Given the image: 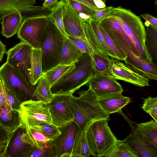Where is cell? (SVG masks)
I'll list each match as a JSON object with an SVG mask.
<instances>
[{"instance_id": "obj_1", "label": "cell", "mask_w": 157, "mask_h": 157, "mask_svg": "<svg viewBox=\"0 0 157 157\" xmlns=\"http://www.w3.org/2000/svg\"><path fill=\"white\" fill-rule=\"evenodd\" d=\"M106 15L120 23L126 35L124 41L133 52L149 63L152 62L146 47V29L140 17L121 6L113 7Z\"/></svg>"}, {"instance_id": "obj_2", "label": "cell", "mask_w": 157, "mask_h": 157, "mask_svg": "<svg viewBox=\"0 0 157 157\" xmlns=\"http://www.w3.org/2000/svg\"><path fill=\"white\" fill-rule=\"evenodd\" d=\"M79 96L72 95L71 105L73 113V121L78 126L81 131H84L92 122L99 120H109V114L100 105L98 100L90 88L81 90Z\"/></svg>"}, {"instance_id": "obj_3", "label": "cell", "mask_w": 157, "mask_h": 157, "mask_svg": "<svg viewBox=\"0 0 157 157\" xmlns=\"http://www.w3.org/2000/svg\"><path fill=\"white\" fill-rule=\"evenodd\" d=\"M94 75L90 54L84 53L74 67L51 86L52 92L53 94L72 95L88 83Z\"/></svg>"}, {"instance_id": "obj_4", "label": "cell", "mask_w": 157, "mask_h": 157, "mask_svg": "<svg viewBox=\"0 0 157 157\" xmlns=\"http://www.w3.org/2000/svg\"><path fill=\"white\" fill-rule=\"evenodd\" d=\"M108 121L101 119L90 123L85 132L92 155L108 157L117 139L109 127Z\"/></svg>"}, {"instance_id": "obj_5", "label": "cell", "mask_w": 157, "mask_h": 157, "mask_svg": "<svg viewBox=\"0 0 157 157\" xmlns=\"http://www.w3.org/2000/svg\"><path fill=\"white\" fill-rule=\"evenodd\" d=\"M65 38L55 23L50 20L38 48L41 50L44 73L59 64Z\"/></svg>"}, {"instance_id": "obj_6", "label": "cell", "mask_w": 157, "mask_h": 157, "mask_svg": "<svg viewBox=\"0 0 157 157\" xmlns=\"http://www.w3.org/2000/svg\"><path fill=\"white\" fill-rule=\"evenodd\" d=\"M0 79L5 87L12 93L21 103L33 98L36 85L28 82L22 74L7 62L0 68Z\"/></svg>"}, {"instance_id": "obj_7", "label": "cell", "mask_w": 157, "mask_h": 157, "mask_svg": "<svg viewBox=\"0 0 157 157\" xmlns=\"http://www.w3.org/2000/svg\"><path fill=\"white\" fill-rule=\"evenodd\" d=\"M21 128L44 124H53L48 104L32 99L22 102L17 111Z\"/></svg>"}, {"instance_id": "obj_8", "label": "cell", "mask_w": 157, "mask_h": 157, "mask_svg": "<svg viewBox=\"0 0 157 157\" xmlns=\"http://www.w3.org/2000/svg\"><path fill=\"white\" fill-rule=\"evenodd\" d=\"M50 19V14L24 19L17 33V37L33 48H38Z\"/></svg>"}, {"instance_id": "obj_9", "label": "cell", "mask_w": 157, "mask_h": 157, "mask_svg": "<svg viewBox=\"0 0 157 157\" xmlns=\"http://www.w3.org/2000/svg\"><path fill=\"white\" fill-rule=\"evenodd\" d=\"M36 0H0V20L5 16L18 12L23 19L28 17L50 15L52 8L35 6Z\"/></svg>"}, {"instance_id": "obj_10", "label": "cell", "mask_w": 157, "mask_h": 157, "mask_svg": "<svg viewBox=\"0 0 157 157\" xmlns=\"http://www.w3.org/2000/svg\"><path fill=\"white\" fill-rule=\"evenodd\" d=\"M33 48L21 41L6 52L7 62L22 74L32 84V63Z\"/></svg>"}, {"instance_id": "obj_11", "label": "cell", "mask_w": 157, "mask_h": 157, "mask_svg": "<svg viewBox=\"0 0 157 157\" xmlns=\"http://www.w3.org/2000/svg\"><path fill=\"white\" fill-rule=\"evenodd\" d=\"M109 35L127 54L124 62L127 66L149 80L157 81L156 64L149 63L135 54L116 32L113 31Z\"/></svg>"}, {"instance_id": "obj_12", "label": "cell", "mask_w": 157, "mask_h": 157, "mask_svg": "<svg viewBox=\"0 0 157 157\" xmlns=\"http://www.w3.org/2000/svg\"><path fill=\"white\" fill-rule=\"evenodd\" d=\"M53 94L52 100L48 105L52 123L60 128L74 119L71 105V99L73 94Z\"/></svg>"}, {"instance_id": "obj_13", "label": "cell", "mask_w": 157, "mask_h": 157, "mask_svg": "<svg viewBox=\"0 0 157 157\" xmlns=\"http://www.w3.org/2000/svg\"><path fill=\"white\" fill-rule=\"evenodd\" d=\"M59 129L61 134L52 144L51 157H71L76 137L80 131L79 127L73 121Z\"/></svg>"}, {"instance_id": "obj_14", "label": "cell", "mask_w": 157, "mask_h": 157, "mask_svg": "<svg viewBox=\"0 0 157 157\" xmlns=\"http://www.w3.org/2000/svg\"><path fill=\"white\" fill-rule=\"evenodd\" d=\"M113 78L102 75H95L89 82V88L98 100L122 94L121 85Z\"/></svg>"}, {"instance_id": "obj_15", "label": "cell", "mask_w": 157, "mask_h": 157, "mask_svg": "<svg viewBox=\"0 0 157 157\" xmlns=\"http://www.w3.org/2000/svg\"><path fill=\"white\" fill-rule=\"evenodd\" d=\"M112 60V73L114 78L125 81L136 86L144 87L150 86L149 79L133 71L117 59Z\"/></svg>"}, {"instance_id": "obj_16", "label": "cell", "mask_w": 157, "mask_h": 157, "mask_svg": "<svg viewBox=\"0 0 157 157\" xmlns=\"http://www.w3.org/2000/svg\"><path fill=\"white\" fill-rule=\"evenodd\" d=\"M63 12L64 26L67 34L86 40L82 21L78 14V12L65 0L63 2Z\"/></svg>"}, {"instance_id": "obj_17", "label": "cell", "mask_w": 157, "mask_h": 157, "mask_svg": "<svg viewBox=\"0 0 157 157\" xmlns=\"http://www.w3.org/2000/svg\"><path fill=\"white\" fill-rule=\"evenodd\" d=\"M123 141L137 152L140 157H157V149L147 139L138 133L132 131Z\"/></svg>"}, {"instance_id": "obj_18", "label": "cell", "mask_w": 157, "mask_h": 157, "mask_svg": "<svg viewBox=\"0 0 157 157\" xmlns=\"http://www.w3.org/2000/svg\"><path fill=\"white\" fill-rule=\"evenodd\" d=\"M25 130L20 128L16 132L15 137L10 144L5 157H22L33 147L29 144L25 136Z\"/></svg>"}, {"instance_id": "obj_19", "label": "cell", "mask_w": 157, "mask_h": 157, "mask_svg": "<svg viewBox=\"0 0 157 157\" xmlns=\"http://www.w3.org/2000/svg\"><path fill=\"white\" fill-rule=\"evenodd\" d=\"M22 127L19 118L9 124L0 122V157H5L8 147L18 130Z\"/></svg>"}, {"instance_id": "obj_20", "label": "cell", "mask_w": 157, "mask_h": 157, "mask_svg": "<svg viewBox=\"0 0 157 157\" xmlns=\"http://www.w3.org/2000/svg\"><path fill=\"white\" fill-rule=\"evenodd\" d=\"M84 54L69 38L65 37L63 42L59 64H75L79 61Z\"/></svg>"}, {"instance_id": "obj_21", "label": "cell", "mask_w": 157, "mask_h": 157, "mask_svg": "<svg viewBox=\"0 0 157 157\" xmlns=\"http://www.w3.org/2000/svg\"><path fill=\"white\" fill-rule=\"evenodd\" d=\"M103 110L109 114L118 113L124 106L132 101L128 97L122 94L114 95L98 100Z\"/></svg>"}, {"instance_id": "obj_22", "label": "cell", "mask_w": 157, "mask_h": 157, "mask_svg": "<svg viewBox=\"0 0 157 157\" xmlns=\"http://www.w3.org/2000/svg\"><path fill=\"white\" fill-rule=\"evenodd\" d=\"M90 55L94 75H102L113 78L111 71V58L107 54L96 52H93Z\"/></svg>"}, {"instance_id": "obj_23", "label": "cell", "mask_w": 157, "mask_h": 157, "mask_svg": "<svg viewBox=\"0 0 157 157\" xmlns=\"http://www.w3.org/2000/svg\"><path fill=\"white\" fill-rule=\"evenodd\" d=\"M128 122L132 131H135L143 136L157 149V123L154 120L138 124L130 120Z\"/></svg>"}, {"instance_id": "obj_24", "label": "cell", "mask_w": 157, "mask_h": 157, "mask_svg": "<svg viewBox=\"0 0 157 157\" xmlns=\"http://www.w3.org/2000/svg\"><path fill=\"white\" fill-rule=\"evenodd\" d=\"M23 20L18 12L5 16L1 20L2 35L6 38L13 36L17 33Z\"/></svg>"}, {"instance_id": "obj_25", "label": "cell", "mask_w": 157, "mask_h": 157, "mask_svg": "<svg viewBox=\"0 0 157 157\" xmlns=\"http://www.w3.org/2000/svg\"><path fill=\"white\" fill-rule=\"evenodd\" d=\"M25 136L31 146L39 149L51 147L54 140L48 137L41 132L29 127L25 129Z\"/></svg>"}, {"instance_id": "obj_26", "label": "cell", "mask_w": 157, "mask_h": 157, "mask_svg": "<svg viewBox=\"0 0 157 157\" xmlns=\"http://www.w3.org/2000/svg\"><path fill=\"white\" fill-rule=\"evenodd\" d=\"M90 21H82L83 31L86 41L93 52L107 55L99 41L91 25Z\"/></svg>"}, {"instance_id": "obj_27", "label": "cell", "mask_w": 157, "mask_h": 157, "mask_svg": "<svg viewBox=\"0 0 157 157\" xmlns=\"http://www.w3.org/2000/svg\"><path fill=\"white\" fill-rule=\"evenodd\" d=\"M53 96L51 85L43 75L37 82L33 97L37 100L42 101L48 104L52 100Z\"/></svg>"}, {"instance_id": "obj_28", "label": "cell", "mask_w": 157, "mask_h": 157, "mask_svg": "<svg viewBox=\"0 0 157 157\" xmlns=\"http://www.w3.org/2000/svg\"><path fill=\"white\" fill-rule=\"evenodd\" d=\"M92 155L86 139L85 132L77 133L71 157H88Z\"/></svg>"}, {"instance_id": "obj_29", "label": "cell", "mask_w": 157, "mask_h": 157, "mask_svg": "<svg viewBox=\"0 0 157 157\" xmlns=\"http://www.w3.org/2000/svg\"><path fill=\"white\" fill-rule=\"evenodd\" d=\"M44 75L41 50L39 48H33L32 63V84L33 86L36 85L39 79Z\"/></svg>"}, {"instance_id": "obj_30", "label": "cell", "mask_w": 157, "mask_h": 157, "mask_svg": "<svg viewBox=\"0 0 157 157\" xmlns=\"http://www.w3.org/2000/svg\"><path fill=\"white\" fill-rule=\"evenodd\" d=\"M146 26L147 49L152 58V62L157 65V30L150 25Z\"/></svg>"}, {"instance_id": "obj_31", "label": "cell", "mask_w": 157, "mask_h": 157, "mask_svg": "<svg viewBox=\"0 0 157 157\" xmlns=\"http://www.w3.org/2000/svg\"><path fill=\"white\" fill-rule=\"evenodd\" d=\"M108 157H140L128 143L123 140H117L116 145Z\"/></svg>"}, {"instance_id": "obj_32", "label": "cell", "mask_w": 157, "mask_h": 157, "mask_svg": "<svg viewBox=\"0 0 157 157\" xmlns=\"http://www.w3.org/2000/svg\"><path fill=\"white\" fill-rule=\"evenodd\" d=\"M75 64L70 65L59 64L44 73V76L51 86L64 75L74 67Z\"/></svg>"}, {"instance_id": "obj_33", "label": "cell", "mask_w": 157, "mask_h": 157, "mask_svg": "<svg viewBox=\"0 0 157 157\" xmlns=\"http://www.w3.org/2000/svg\"><path fill=\"white\" fill-rule=\"evenodd\" d=\"M98 26L108 45L114 53L116 59L124 62L128 57L126 53L103 28Z\"/></svg>"}, {"instance_id": "obj_34", "label": "cell", "mask_w": 157, "mask_h": 157, "mask_svg": "<svg viewBox=\"0 0 157 157\" xmlns=\"http://www.w3.org/2000/svg\"><path fill=\"white\" fill-rule=\"evenodd\" d=\"M63 0H60L56 6L52 8L50 20L54 22L65 37L68 38L64 28L63 12Z\"/></svg>"}, {"instance_id": "obj_35", "label": "cell", "mask_w": 157, "mask_h": 157, "mask_svg": "<svg viewBox=\"0 0 157 157\" xmlns=\"http://www.w3.org/2000/svg\"><path fill=\"white\" fill-rule=\"evenodd\" d=\"M29 127L41 132L49 138L53 139L61 133L59 128L53 124H44Z\"/></svg>"}, {"instance_id": "obj_36", "label": "cell", "mask_w": 157, "mask_h": 157, "mask_svg": "<svg viewBox=\"0 0 157 157\" xmlns=\"http://www.w3.org/2000/svg\"><path fill=\"white\" fill-rule=\"evenodd\" d=\"M76 11L90 17L93 19L98 10L94 9L87 5L75 0H65ZM99 10V9H98Z\"/></svg>"}, {"instance_id": "obj_37", "label": "cell", "mask_w": 157, "mask_h": 157, "mask_svg": "<svg viewBox=\"0 0 157 157\" xmlns=\"http://www.w3.org/2000/svg\"><path fill=\"white\" fill-rule=\"evenodd\" d=\"M90 23L99 41L106 53L111 58L116 59L114 53L106 42L104 37L100 30L98 24L92 19L91 20Z\"/></svg>"}, {"instance_id": "obj_38", "label": "cell", "mask_w": 157, "mask_h": 157, "mask_svg": "<svg viewBox=\"0 0 157 157\" xmlns=\"http://www.w3.org/2000/svg\"><path fill=\"white\" fill-rule=\"evenodd\" d=\"M51 157V147L39 149L32 147L25 152L22 157Z\"/></svg>"}, {"instance_id": "obj_39", "label": "cell", "mask_w": 157, "mask_h": 157, "mask_svg": "<svg viewBox=\"0 0 157 157\" xmlns=\"http://www.w3.org/2000/svg\"><path fill=\"white\" fill-rule=\"evenodd\" d=\"M72 41L84 53L91 54L93 51L86 40L82 38L68 36Z\"/></svg>"}, {"instance_id": "obj_40", "label": "cell", "mask_w": 157, "mask_h": 157, "mask_svg": "<svg viewBox=\"0 0 157 157\" xmlns=\"http://www.w3.org/2000/svg\"><path fill=\"white\" fill-rule=\"evenodd\" d=\"M5 87V86H4ZM6 98V105H7L14 113H17L20 105L21 103L11 92L5 87Z\"/></svg>"}, {"instance_id": "obj_41", "label": "cell", "mask_w": 157, "mask_h": 157, "mask_svg": "<svg viewBox=\"0 0 157 157\" xmlns=\"http://www.w3.org/2000/svg\"><path fill=\"white\" fill-rule=\"evenodd\" d=\"M13 112L6 104L0 107L1 122L3 123L12 122Z\"/></svg>"}, {"instance_id": "obj_42", "label": "cell", "mask_w": 157, "mask_h": 157, "mask_svg": "<svg viewBox=\"0 0 157 157\" xmlns=\"http://www.w3.org/2000/svg\"><path fill=\"white\" fill-rule=\"evenodd\" d=\"M141 108L145 112L151 109L157 108V97H148L144 99Z\"/></svg>"}, {"instance_id": "obj_43", "label": "cell", "mask_w": 157, "mask_h": 157, "mask_svg": "<svg viewBox=\"0 0 157 157\" xmlns=\"http://www.w3.org/2000/svg\"><path fill=\"white\" fill-rule=\"evenodd\" d=\"M140 16L145 20V25H149L153 29L157 30V18L147 13L142 14Z\"/></svg>"}, {"instance_id": "obj_44", "label": "cell", "mask_w": 157, "mask_h": 157, "mask_svg": "<svg viewBox=\"0 0 157 157\" xmlns=\"http://www.w3.org/2000/svg\"><path fill=\"white\" fill-rule=\"evenodd\" d=\"M112 6H107L104 8L98 10L93 19L97 24L113 8Z\"/></svg>"}, {"instance_id": "obj_45", "label": "cell", "mask_w": 157, "mask_h": 157, "mask_svg": "<svg viewBox=\"0 0 157 157\" xmlns=\"http://www.w3.org/2000/svg\"><path fill=\"white\" fill-rule=\"evenodd\" d=\"M0 106L6 104V98L5 88L3 83L0 79Z\"/></svg>"}, {"instance_id": "obj_46", "label": "cell", "mask_w": 157, "mask_h": 157, "mask_svg": "<svg viewBox=\"0 0 157 157\" xmlns=\"http://www.w3.org/2000/svg\"><path fill=\"white\" fill-rule=\"evenodd\" d=\"M58 0H44L43 6L46 8H52L59 2Z\"/></svg>"}, {"instance_id": "obj_47", "label": "cell", "mask_w": 157, "mask_h": 157, "mask_svg": "<svg viewBox=\"0 0 157 157\" xmlns=\"http://www.w3.org/2000/svg\"><path fill=\"white\" fill-rule=\"evenodd\" d=\"M79 2L84 3L89 7L95 10H98L95 6L93 0H75Z\"/></svg>"}, {"instance_id": "obj_48", "label": "cell", "mask_w": 157, "mask_h": 157, "mask_svg": "<svg viewBox=\"0 0 157 157\" xmlns=\"http://www.w3.org/2000/svg\"><path fill=\"white\" fill-rule=\"evenodd\" d=\"M146 112L150 115L157 123V108L151 109Z\"/></svg>"}, {"instance_id": "obj_49", "label": "cell", "mask_w": 157, "mask_h": 157, "mask_svg": "<svg viewBox=\"0 0 157 157\" xmlns=\"http://www.w3.org/2000/svg\"><path fill=\"white\" fill-rule=\"evenodd\" d=\"M6 46L5 44L2 42L1 40L0 42V61L2 62L3 56L6 53Z\"/></svg>"}, {"instance_id": "obj_50", "label": "cell", "mask_w": 157, "mask_h": 157, "mask_svg": "<svg viewBox=\"0 0 157 157\" xmlns=\"http://www.w3.org/2000/svg\"><path fill=\"white\" fill-rule=\"evenodd\" d=\"M96 6L99 9L104 8L106 7L105 3L101 0H93Z\"/></svg>"}, {"instance_id": "obj_51", "label": "cell", "mask_w": 157, "mask_h": 157, "mask_svg": "<svg viewBox=\"0 0 157 157\" xmlns=\"http://www.w3.org/2000/svg\"><path fill=\"white\" fill-rule=\"evenodd\" d=\"M155 4L156 6V8L157 10V0H155Z\"/></svg>"}, {"instance_id": "obj_52", "label": "cell", "mask_w": 157, "mask_h": 157, "mask_svg": "<svg viewBox=\"0 0 157 157\" xmlns=\"http://www.w3.org/2000/svg\"><path fill=\"white\" fill-rule=\"evenodd\" d=\"M101 0L104 3H105V0Z\"/></svg>"}]
</instances>
